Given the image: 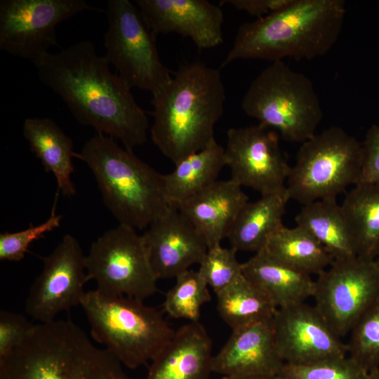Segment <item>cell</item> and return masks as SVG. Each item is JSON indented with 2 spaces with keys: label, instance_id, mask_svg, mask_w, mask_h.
<instances>
[{
  "label": "cell",
  "instance_id": "obj_1",
  "mask_svg": "<svg viewBox=\"0 0 379 379\" xmlns=\"http://www.w3.org/2000/svg\"><path fill=\"white\" fill-rule=\"evenodd\" d=\"M41 82L58 95L75 119L132 150L143 145L149 121L131 88L112 73L91 41L47 53L33 62Z\"/></svg>",
  "mask_w": 379,
  "mask_h": 379
},
{
  "label": "cell",
  "instance_id": "obj_2",
  "mask_svg": "<svg viewBox=\"0 0 379 379\" xmlns=\"http://www.w3.org/2000/svg\"><path fill=\"white\" fill-rule=\"evenodd\" d=\"M225 89L218 69L201 62L182 65L152 95L151 138L174 164L206 147L224 112Z\"/></svg>",
  "mask_w": 379,
  "mask_h": 379
},
{
  "label": "cell",
  "instance_id": "obj_3",
  "mask_svg": "<svg viewBox=\"0 0 379 379\" xmlns=\"http://www.w3.org/2000/svg\"><path fill=\"white\" fill-rule=\"evenodd\" d=\"M346 13L343 0H293L287 7L241 25L222 67L238 59L312 60L336 43Z\"/></svg>",
  "mask_w": 379,
  "mask_h": 379
},
{
  "label": "cell",
  "instance_id": "obj_4",
  "mask_svg": "<svg viewBox=\"0 0 379 379\" xmlns=\"http://www.w3.org/2000/svg\"><path fill=\"white\" fill-rule=\"evenodd\" d=\"M0 379H132L107 350L71 320L34 324L6 357Z\"/></svg>",
  "mask_w": 379,
  "mask_h": 379
},
{
  "label": "cell",
  "instance_id": "obj_5",
  "mask_svg": "<svg viewBox=\"0 0 379 379\" xmlns=\"http://www.w3.org/2000/svg\"><path fill=\"white\" fill-rule=\"evenodd\" d=\"M74 157L90 168L105 206L119 224L142 230L174 206L167 199L164 175L112 137L97 133Z\"/></svg>",
  "mask_w": 379,
  "mask_h": 379
},
{
  "label": "cell",
  "instance_id": "obj_6",
  "mask_svg": "<svg viewBox=\"0 0 379 379\" xmlns=\"http://www.w3.org/2000/svg\"><path fill=\"white\" fill-rule=\"evenodd\" d=\"M81 306L92 338L129 368L151 362L175 333L159 310L133 298L96 288L86 291Z\"/></svg>",
  "mask_w": 379,
  "mask_h": 379
},
{
  "label": "cell",
  "instance_id": "obj_7",
  "mask_svg": "<svg viewBox=\"0 0 379 379\" xmlns=\"http://www.w3.org/2000/svg\"><path fill=\"white\" fill-rule=\"evenodd\" d=\"M241 107L291 142L302 143L316 134L323 117L311 80L283 60L272 62L253 80Z\"/></svg>",
  "mask_w": 379,
  "mask_h": 379
},
{
  "label": "cell",
  "instance_id": "obj_8",
  "mask_svg": "<svg viewBox=\"0 0 379 379\" xmlns=\"http://www.w3.org/2000/svg\"><path fill=\"white\" fill-rule=\"evenodd\" d=\"M362 146L342 128L330 127L301 143L286 187L291 199L302 205L337 199L359 182Z\"/></svg>",
  "mask_w": 379,
  "mask_h": 379
},
{
  "label": "cell",
  "instance_id": "obj_9",
  "mask_svg": "<svg viewBox=\"0 0 379 379\" xmlns=\"http://www.w3.org/2000/svg\"><path fill=\"white\" fill-rule=\"evenodd\" d=\"M105 13V58L109 65L131 89L138 88L152 95L163 90L173 77L159 57L157 35L138 7L128 0H109Z\"/></svg>",
  "mask_w": 379,
  "mask_h": 379
},
{
  "label": "cell",
  "instance_id": "obj_10",
  "mask_svg": "<svg viewBox=\"0 0 379 379\" xmlns=\"http://www.w3.org/2000/svg\"><path fill=\"white\" fill-rule=\"evenodd\" d=\"M88 281L107 294L144 301L157 291L142 235L119 224L95 240L86 255Z\"/></svg>",
  "mask_w": 379,
  "mask_h": 379
},
{
  "label": "cell",
  "instance_id": "obj_11",
  "mask_svg": "<svg viewBox=\"0 0 379 379\" xmlns=\"http://www.w3.org/2000/svg\"><path fill=\"white\" fill-rule=\"evenodd\" d=\"M314 283V307L341 338L379 299V265L359 256L335 260Z\"/></svg>",
  "mask_w": 379,
  "mask_h": 379
},
{
  "label": "cell",
  "instance_id": "obj_12",
  "mask_svg": "<svg viewBox=\"0 0 379 379\" xmlns=\"http://www.w3.org/2000/svg\"><path fill=\"white\" fill-rule=\"evenodd\" d=\"M86 11L105 12L84 0H1L0 49L33 62L58 46V24Z\"/></svg>",
  "mask_w": 379,
  "mask_h": 379
},
{
  "label": "cell",
  "instance_id": "obj_13",
  "mask_svg": "<svg viewBox=\"0 0 379 379\" xmlns=\"http://www.w3.org/2000/svg\"><path fill=\"white\" fill-rule=\"evenodd\" d=\"M25 302L28 315L39 323L55 320L62 312L81 305L88 281L86 255L78 240L65 234L48 255Z\"/></svg>",
  "mask_w": 379,
  "mask_h": 379
},
{
  "label": "cell",
  "instance_id": "obj_14",
  "mask_svg": "<svg viewBox=\"0 0 379 379\" xmlns=\"http://www.w3.org/2000/svg\"><path fill=\"white\" fill-rule=\"evenodd\" d=\"M231 180L261 195L286 187L291 166L279 146L277 132L261 124L231 128L225 147Z\"/></svg>",
  "mask_w": 379,
  "mask_h": 379
},
{
  "label": "cell",
  "instance_id": "obj_15",
  "mask_svg": "<svg viewBox=\"0 0 379 379\" xmlns=\"http://www.w3.org/2000/svg\"><path fill=\"white\" fill-rule=\"evenodd\" d=\"M272 326L276 350L284 364L305 365L347 354V344L305 302L278 308Z\"/></svg>",
  "mask_w": 379,
  "mask_h": 379
},
{
  "label": "cell",
  "instance_id": "obj_16",
  "mask_svg": "<svg viewBox=\"0 0 379 379\" xmlns=\"http://www.w3.org/2000/svg\"><path fill=\"white\" fill-rule=\"evenodd\" d=\"M142 236L157 279L175 278L199 265L208 251L202 236L175 206L149 225Z\"/></svg>",
  "mask_w": 379,
  "mask_h": 379
},
{
  "label": "cell",
  "instance_id": "obj_17",
  "mask_svg": "<svg viewBox=\"0 0 379 379\" xmlns=\"http://www.w3.org/2000/svg\"><path fill=\"white\" fill-rule=\"evenodd\" d=\"M149 28L159 34L175 33L190 38L199 49L223 42L222 9L207 0H136Z\"/></svg>",
  "mask_w": 379,
  "mask_h": 379
},
{
  "label": "cell",
  "instance_id": "obj_18",
  "mask_svg": "<svg viewBox=\"0 0 379 379\" xmlns=\"http://www.w3.org/2000/svg\"><path fill=\"white\" fill-rule=\"evenodd\" d=\"M284 364L276 350L271 319L232 330L226 343L213 357L212 371L223 376H276Z\"/></svg>",
  "mask_w": 379,
  "mask_h": 379
},
{
  "label": "cell",
  "instance_id": "obj_19",
  "mask_svg": "<svg viewBox=\"0 0 379 379\" xmlns=\"http://www.w3.org/2000/svg\"><path fill=\"white\" fill-rule=\"evenodd\" d=\"M248 198L232 180H217L177 207L205 240L208 248L221 245Z\"/></svg>",
  "mask_w": 379,
  "mask_h": 379
},
{
  "label": "cell",
  "instance_id": "obj_20",
  "mask_svg": "<svg viewBox=\"0 0 379 379\" xmlns=\"http://www.w3.org/2000/svg\"><path fill=\"white\" fill-rule=\"evenodd\" d=\"M213 344L204 326L189 322L175 331L151 361L145 379H210Z\"/></svg>",
  "mask_w": 379,
  "mask_h": 379
},
{
  "label": "cell",
  "instance_id": "obj_21",
  "mask_svg": "<svg viewBox=\"0 0 379 379\" xmlns=\"http://www.w3.org/2000/svg\"><path fill=\"white\" fill-rule=\"evenodd\" d=\"M242 272L277 308L305 302L314 293L315 283L310 274L274 257L264 248L242 263Z\"/></svg>",
  "mask_w": 379,
  "mask_h": 379
},
{
  "label": "cell",
  "instance_id": "obj_22",
  "mask_svg": "<svg viewBox=\"0 0 379 379\" xmlns=\"http://www.w3.org/2000/svg\"><path fill=\"white\" fill-rule=\"evenodd\" d=\"M22 133L44 170L55 176L57 194L61 192L65 196L75 195L77 191L71 179L75 154L72 139L49 118L25 119Z\"/></svg>",
  "mask_w": 379,
  "mask_h": 379
},
{
  "label": "cell",
  "instance_id": "obj_23",
  "mask_svg": "<svg viewBox=\"0 0 379 379\" xmlns=\"http://www.w3.org/2000/svg\"><path fill=\"white\" fill-rule=\"evenodd\" d=\"M290 197L286 187L248 201L234 220L227 238L237 251H255L265 247L269 238L283 225Z\"/></svg>",
  "mask_w": 379,
  "mask_h": 379
},
{
  "label": "cell",
  "instance_id": "obj_24",
  "mask_svg": "<svg viewBox=\"0 0 379 379\" xmlns=\"http://www.w3.org/2000/svg\"><path fill=\"white\" fill-rule=\"evenodd\" d=\"M175 166L173 171L164 175V184L168 200L178 206L218 180L226 166L225 148L214 139Z\"/></svg>",
  "mask_w": 379,
  "mask_h": 379
},
{
  "label": "cell",
  "instance_id": "obj_25",
  "mask_svg": "<svg viewBox=\"0 0 379 379\" xmlns=\"http://www.w3.org/2000/svg\"><path fill=\"white\" fill-rule=\"evenodd\" d=\"M295 220L296 225L312 234L334 260L357 256L347 221L337 199L302 205Z\"/></svg>",
  "mask_w": 379,
  "mask_h": 379
},
{
  "label": "cell",
  "instance_id": "obj_26",
  "mask_svg": "<svg viewBox=\"0 0 379 379\" xmlns=\"http://www.w3.org/2000/svg\"><path fill=\"white\" fill-rule=\"evenodd\" d=\"M340 205L357 256L375 260L379 255V182L354 185Z\"/></svg>",
  "mask_w": 379,
  "mask_h": 379
},
{
  "label": "cell",
  "instance_id": "obj_27",
  "mask_svg": "<svg viewBox=\"0 0 379 379\" xmlns=\"http://www.w3.org/2000/svg\"><path fill=\"white\" fill-rule=\"evenodd\" d=\"M264 248L274 257L310 275H319L334 261L312 234L299 226H283L267 240Z\"/></svg>",
  "mask_w": 379,
  "mask_h": 379
},
{
  "label": "cell",
  "instance_id": "obj_28",
  "mask_svg": "<svg viewBox=\"0 0 379 379\" xmlns=\"http://www.w3.org/2000/svg\"><path fill=\"white\" fill-rule=\"evenodd\" d=\"M216 301L219 315L232 330L271 319L278 309L262 290L244 275L217 294Z\"/></svg>",
  "mask_w": 379,
  "mask_h": 379
},
{
  "label": "cell",
  "instance_id": "obj_29",
  "mask_svg": "<svg viewBox=\"0 0 379 379\" xmlns=\"http://www.w3.org/2000/svg\"><path fill=\"white\" fill-rule=\"evenodd\" d=\"M165 295L163 310L174 319L199 321L201 308L211 300L208 285L198 271L188 270L175 277Z\"/></svg>",
  "mask_w": 379,
  "mask_h": 379
},
{
  "label": "cell",
  "instance_id": "obj_30",
  "mask_svg": "<svg viewBox=\"0 0 379 379\" xmlns=\"http://www.w3.org/2000/svg\"><path fill=\"white\" fill-rule=\"evenodd\" d=\"M349 357L368 372L379 368V299L361 316L350 332Z\"/></svg>",
  "mask_w": 379,
  "mask_h": 379
},
{
  "label": "cell",
  "instance_id": "obj_31",
  "mask_svg": "<svg viewBox=\"0 0 379 379\" xmlns=\"http://www.w3.org/2000/svg\"><path fill=\"white\" fill-rule=\"evenodd\" d=\"M277 379H369V372L345 356L305 365L284 364Z\"/></svg>",
  "mask_w": 379,
  "mask_h": 379
},
{
  "label": "cell",
  "instance_id": "obj_32",
  "mask_svg": "<svg viewBox=\"0 0 379 379\" xmlns=\"http://www.w3.org/2000/svg\"><path fill=\"white\" fill-rule=\"evenodd\" d=\"M237 252L232 247L215 246L208 248L199 263L198 272L215 295L243 276L242 263L238 261Z\"/></svg>",
  "mask_w": 379,
  "mask_h": 379
},
{
  "label": "cell",
  "instance_id": "obj_33",
  "mask_svg": "<svg viewBox=\"0 0 379 379\" xmlns=\"http://www.w3.org/2000/svg\"><path fill=\"white\" fill-rule=\"evenodd\" d=\"M58 194H56L50 217L44 222L29 227L23 230L0 234V260L1 261H20L24 257L31 244L60 225L62 215L55 213Z\"/></svg>",
  "mask_w": 379,
  "mask_h": 379
},
{
  "label": "cell",
  "instance_id": "obj_34",
  "mask_svg": "<svg viewBox=\"0 0 379 379\" xmlns=\"http://www.w3.org/2000/svg\"><path fill=\"white\" fill-rule=\"evenodd\" d=\"M34 324L23 315L6 310L0 312V359L17 347Z\"/></svg>",
  "mask_w": 379,
  "mask_h": 379
},
{
  "label": "cell",
  "instance_id": "obj_35",
  "mask_svg": "<svg viewBox=\"0 0 379 379\" xmlns=\"http://www.w3.org/2000/svg\"><path fill=\"white\" fill-rule=\"evenodd\" d=\"M362 146V165L359 183L379 182V124L367 131Z\"/></svg>",
  "mask_w": 379,
  "mask_h": 379
},
{
  "label": "cell",
  "instance_id": "obj_36",
  "mask_svg": "<svg viewBox=\"0 0 379 379\" xmlns=\"http://www.w3.org/2000/svg\"><path fill=\"white\" fill-rule=\"evenodd\" d=\"M293 1V0H222L220 5H230L259 19L287 7Z\"/></svg>",
  "mask_w": 379,
  "mask_h": 379
},
{
  "label": "cell",
  "instance_id": "obj_37",
  "mask_svg": "<svg viewBox=\"0 0 379 379\" xmlns=\"http://www.w3.org/2000/svg\"><path fill=\"white\" fill-rule=\"evenodd\" d=\"M221 379H277V375H239L223 376Z\"/></svg>",
  "mask_w": 379,
  "mask_h": 379
},
{
  "label": "cell",
  "instance_id": "obj_38",
  "mask_svg": "<svg viewBox=\"0 0 379 379\" xmlns=\"http://www.w3.org/2000/svg\"><path fill=\"white\" fill-rule=\"evenodd\" d=\"M369 379H379V368L369 372Z\"/></svg>",
  "mask_w": 379,
  "mask_h": 379
},
{
  "label": "cell",
  "instance_id": "obj_39",
  "mask_svg": "<svg viewBox=\"0 0 379 379\" xmlns=\"http://www.w3.org/2000/svg\"><path fill=\"white\" fill-rule=\"evenodd\" d=\"M375 261H376V262L378 263V265H379V255H378V257L375 258Z\"/></svg>",
  "mask_w": 379,
  "mask_h": 379
}]
</instances>
